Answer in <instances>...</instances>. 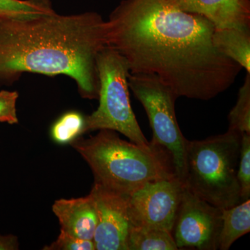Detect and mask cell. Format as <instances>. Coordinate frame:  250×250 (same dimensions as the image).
I'll use <instances>...</instances> for the list:
<instances>
[{
  "label": "cell",
  "mask_w": 250,
  "mask_h": 250,
  "mask_svg": "<svg viewBox=\"0 0 250 250\" xmlns=\"http://www.w3.org/2000/svg\"><path fill=\"white\" fill-rule=\"evenodd\" d=\"M215 28L163 0H123L106 21V44L124 57L129 73L154 75L179 98L209 100L242 70L213 45Z\"/></svg>",
  "instance_id": "cell-1"
},
{
  "label": "cell",
  "mask_w": 250,
  "mask_h": 250,
  "mask_svg": "<svg viewBox=\"0 0 250 250\" xmlns=\"http://www.w3.org/2000/svg\"><path fill=\"white\" fill-rule=\"evenodd\" d=\"M106 35V21L95 12L0 20V82L24 72L64 75L75 81L82 98L98 99L96 61Z\"/></svg>",
  "instance_id": "cell-2"
},
{
  "label": "cell",
  "mask_w": 250,
  "mask_h": 250,
  "mask_svg": "<svg viewBox=\"0 0 250 250\" xmlns=\"http://www.w3.org/2000/svg\"><path fill=\"white\" fill-rule=\"evenodd\" d=\"M70 143L88 164L95 183L129 195L148 182L176 175L172 157L164 148L143 147L119 137L116 131L99 130Z\"/></svg>",
  "instance_id": "cell-3"
},
{
  "label": "cell",
  "mask_w": 250,
  "mask_h": 250,
  "mask_svg": "<svg viewBox=\"0 0 250 250\" xmlns=\"http://www.w3.org/2000/svg\"><path fill=\"white\" fill-rule=\"evenodd\" d=\"M242 134L226 133L186 143L184 184L193 193L221 209L241 203L237 178Z\"/></svg>",
  "instance_id": "cell-4"
},
{
  "label": "cell",
  "mask_w": 250,
  "mask_h": 250,
  "mask_svg": "<svg viewBox=\"0 0 250 250\" xmlns=\"http://www.w3.org/2000/svg\"><path fill=\"white\" fill-rule=\"evenodd\" d=\"M100 90L98 109L85 118L84 133L110 129L143 147L152 145L140 127L129 99L127 62L121 54L106 45L97 57Z\"/></svg>",
  "instance_id": "cell-5"
},
{
  "label": "cell",
  "mask_w": 250,
  "mask_h": 250,
  "mask_svg": "<svg viewBox=\"0 0 250 250\" xmlns=\"http://www.w3.org/2000/svg\"><path fill=\"white\" fill-rule=\"evenodd\" d=\"M127 81L129 88L142 104L149 118L153 132L151 144L170 154L176 175L184 183L187 139L176 116L175 102L179 97L154 75L129 73Z\"/></svg>",
  "instance_id": "cell-6"
},
{
  "label": "cell",
  "mask_w": 250,
  "mask_h": 250,
  "mask_svg": "<svg viewBox=\"0 0 250 250\" xmlns=\"http://www.w3.org/2000/svg\"><path fill=\"white\" fill-rule=\"evenodd\" d=\"M223 209L197 196L184 184L172 235L179 249L218 250Z\"/></svg>",
  "instance_id": "cell-7"
},
{
  "label": "cell",
  "mask_w": 250,
  "mask_h": 250,
  "mask_svg": "<svg viewBox=\"0 0 250 250\" xmlns=\"http://www.w3.org/2000/svg\"><path fill=\"white\" fill-rule=\"evenodd\" d=\"M184 183L177 177L148 182L127 197L131 227H147L172 233Z\"/></svg>",
  "instance_id": "cell-8"
},
{
  "label": "cell",
  "mask_w": 250,
  "mask_h": 250,
  "mask_svg": "<svg viewBox=\"0 0 250 250\" xmlns=\"http://www.w3.org/2000/svg\"><path fill=\"white\" fill-rule=\"evenodd\" d=\"M98 215L93 237L97 250H128L131 224L127 209L128 195L94 183L91 191Z\"/></svg>",
  "instance_id": "cell-9"
},
{
  "label": "cell",
  "mask_w": 250,
  "mask_h": 250,
  "mask_svg": "<svg viewBox=\"0 0 250 250\" xmlns=\"http://www.w3.org/2000/svg\"><path fill=\"white\" fill-rule=\"evenodd\" d=\"M181 11L203 16L215 28H250V0H163Z\"/></svg>",
  "instance_id": "cell-10"
},
{
  "label": "cell",
  "mask_w": 250,
  "mask_h": 250,
  "mask_svg": "<svg viewBox=\"0 0 250 250\" xmlns=\"http://www.w3.org/2000/svg\"><path fill=\"white\" fill-rule=\"evenodd\" d=\"M52 211L59 219L61 231L82 239H93L98 215L90 194L79 198L57 200Z\"/></svg>",
  "instance_id": "cell-11"
},
{
  "label": "cell",
  "mask_w": 250,
  "mask_h": 250,
  "mask_svg": "<svg viewBox=\"0 0 250 250\" xmlns=\"http://www.w3.org/2000/svg\"><path fill=\"white\" fill-rule=\"evenodd\" d=\"M213 45L250 73V28H215Z\"/></svg>",
  "instance_id": "cell-12"
},
{
  "label": "cell",
  "mask_w": 250,
  "mask_h": 250,
  "mask_svg": "<svg viewBox=\"0 0 250 250\" xmlns=\"http://www.w3.org/2000/svg\"><path fill=\"white\" fill-rule=\"evenodd\" d=\"M222 220L218 250H228L236 240L250 232V199L231 208L223 209Z\"/></svg>",
  "instance_id": "cell-13"
},
{
  "label": "cell",
  "mask_w": 250,
  "mask_h": 250,
  "mask_svg": "<svg viewBox=\"0 0 250 250\" xmlns=\"http://www.w3.org/2000/svg\"><path fill=\"white\" fill-rule=\"evenodd\" d=\"M128 250H177L172 233L155 228L133 227L127 239Z\"/></svg>",
  "instance_id": "cell-14"
},
{
  "label": "cell",
  "mask_w": 250,
  "mask_h": 250,
  "mask_svg": "<svg viewBox=\"0 0 250 250\" xmlns=\"http://www.w3.org/2000/svg\"><path fill=\"white\" fill-rule=\"evenodd\" d=\"M55 12L50 0H0V20L27 19Z\"/></svg>",
  "instance_id": "cell-15"
},
{
  "label": "cell",
  "mask_w": 250,
  "mask_h": 250,
  "mask_svg": "<svg viewBox=\"0 0 250 250\" xmlns=\"http://www.w3.org/2000/svg\"><path fill=\"white\" fill-rule=\"evenodd\" d=\"M229 129L241 134H250V73H247L244 83L238 92L236 104L228 116Z\"/></svg>",
  "instance_id": "cell-16"
},
{
  "label": "cell",
  "mask_w": 250,
  "mask_h": 250,
  "mask_svg": "<svg viewBox=\"0 0 250 250\" xmlns=\"http://www.w3.org/2000/svg\"><path fill=\"white\" fill-rule=\"evenodd\" d=\"M84 126L85 118L81 113L67 112L54 123L51 135L56 143H70L84 134Z\"/></svg>",
  "instance_id": "cell-17"
},
{
  "label": "cell",
  "mask_w": 250,
  "mask_h": 250,
  "mask_svg": "<svg viewBox=\"0 0 250 250\" xmlns=\"http://www.w3.org/2000/svg\"><path fill=\"white\" fill-rule=\"evenodd\" d=\"M237 178L240 186L241 202L250 197V134H242Z\"/></svg>",
  "instance_id": "cell-18"
},
{
  "label": "cell",
  "mask_w": 250,
  "mask_h": 250,
  "mask_svg": "<svg viewBox=\"0 0 250 250\" xmlns=\"http://www.w3.org/2000/svg\"><path fill=\"white\" fill-rule=\"evenodd\" d=\"M46 250H95L93 240L82 239L61 231L57 239L50 246H46Z\"/></svg>",
  "instance_id": "cell-19"
},
{
  "label": "cell",
  "mask_w": 250,
  "mask_h": 250,
  "mask_svg": "<svg viewBox=\"0 0 250 250\" xmlns=\"http://www.w3.org/2000/svg\"><path fill=\"white\" fill-rule=\"evenodd\" d=\"M18 96L19 95L17 91L5 90L0 91V123L17 124L18 118L16 102Z\"/></svg>",
  "instance_id": "cell-20"
},
{
  "label": "cell",
  "mask_w": 250,
  "mask_h": 250,
  "mask_svg": "<svg viewBox=\"0 0 250 250\" xmlns=\"http://www.w3.org/2000/svg\"><path fill=\"white\" fill-rule=\"evenodd\" d=\"M18 249V238L16 236H3L0 234V250H14Z\"/></svg>",
  "instance_id": "cell-21"
}]
</instances>
